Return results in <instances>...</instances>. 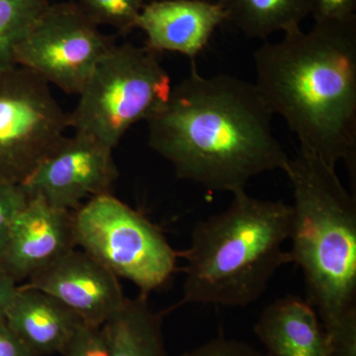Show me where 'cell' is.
<instances>
[{"mask_svg":"<svg viewBox=\"0 0 356 356\" xmlns=\"http://www.w3.org/2000/svg\"><path fill=\"white\" fill-rule=\"evenodd\" d=\"M219 4L227 22L250 39L300 29L311 13V0H220Z\"/></svg>","mask_w":356,"mask_h":356,"instance_id":"16","label":"cell"},{"mask_svg":"<svg viewBox=\"0 0 356 356\" xmlns=\"http://www.w3.org/2000/svg\"><path fill=\"white\" fill-rule=\"evenodd\" d=\"M48 0H0V70L15 67V51L49 6Z\"/></svg>","mask_w":356,"mask_h":356,"instance_id":"17","label":"cell"},{"mask_svg":"<svg viewBox=\"0 0 356 356\" xmlns=\"http://www.w3.org/2000/svg\"><path fill=\"white\" fill-rule=\"evenodd\" d=\"M226 21L218 3L204 0H159L145 4L136 28L156 53L172 51L191 58L207 47L215 30Z\"/></svg>","mask_w":356,"mask_h":356,"instance_id":"12","label":"cell"},{"mask_svg":"<svg viewBox=\"0 0 356 356\" xmlns=\"http://www.w3.org/2000/svg\"><path fill=\"white\" fill-rule=\"evenodd\" d=\"M62 355L64 356H108L102 327L81 325Z\"/></svg>","mask_w":356,"mask_h":356,"instance_id":"20","label":"cell"},{"mask_svg":"<svg viewBox=\"0 0 356 356\" xmlns=\"http://www.w3.org/2000/svg\"><path fill=\"white\" fill-rule=\"evenodd\" d=\"M119 278L74 248L28 278L26 286L50 295L84 324L102 327L125 301Z\"/></svg>","mask_w":356,"mask_h":356,"instance_id":"10","label":"cell"},{"mask_svg":"<svg viewBox=\"0 0 356 356\" xmlns=\"http://www.w3.org/2000/svg\"><path fill=\"white\" fill-rule=\"evenodd\" d=\"M273 116L254 83L205 76L193 65L147 119V143L180 179L235 195L252 178L287 165Z\"/></svg>","mask_w":356,"mask_h":356,"instance_id":"1","label":"cell"},{"mask_svg":"<svg viewBox=\"0 0 356 356\" xmlns=\"http://www.w3.org/2000/svg\"><path fill=\"white\" fill-rule=\"evenodd\" d=\"M77 247L140 294L163 287L177 269L178 254L161 229L112 193L74 211Z\"/></svg>","mask_w":356,"mask_h":356,"instance_id":"6","label":"cell"},{"mask_svg":"<svg viewBox=\"0 0 356 356\" xmlns=\"http://www.w3.org/2000/svg\"><path fill=\"white\" fill-rule=\"evenodd\" d=\"M76 248L74 212L29 196L0 250V266L18 283Z\"/></svg>","mask_w":356,"mask_h":356,"instance_id":"11","label":"cell"},{"mask_svg":"<svg viewBox=\"0 0 356 356\" xmlns=\"http://www.w3.org/2000/svg\"><path fill=\"white\" fill-rule=\"evenodd\" d=\"M17 288V282L0 266V318L6 317Z\"/></svg>","mask_w":356,"mask_h":356,"instance_id":"24","label":"cell"},{"mask_svg":"<svg viewBox=\"0 0 356 356\" xmlns=\"http://www.w3.org/2000/svg\"><path fill=\"white\" fill-rule=\"evenodd\" d=\"M4 318L33 356L64 353L84 324L57 299L26 285L18 286Z\"/></svg>","mask_w":356,"mask_h":356,"instance_id":"13","label":"cell"},{"mask_svg":"<svg viewBox=\"0 0 356 356\" xmlns=\"http://www.w3.org/2000/svg\"><path fill=\"white\" fill-rule=\"evenodd\" d=\"M181 356H266L250 344L236 339L217 337Z\"/></svg>","mask_w":356,"mask_h":356,"instance_id":"22","label":"cell"},{"mask_svg":"<svg viewBox=\"0 0 356 356\" xmlns=\"http://www.w3.org/2000/svg\"><path fill=\"white\" fill-rule=\"evenodd\" d=\"M0 356H33L4 318H0Z\"/></svg>","mask_w":356,"mask_h":356,"instance_id":"23","label":"cell"},{"mask_svg":"<svg viewBox=\"0 0 356 356\" xmlns=\"http://www.w3.org/2000/svg\"><path fill=\"white\" fill-rule=\"evenodd\" d=\"M76 4L98 26H109L119 34L135 29L145 0H76Z\"/></svg>","mask_w":356,"mask_h":356,"instance_id":"18","label":"cell"},{"mask_svg":"<svg viewBox=\"0 0 356 356\" xmlns=\"http://www.w3.org/2000/svg\"><path fill=\"white\" fill-rule=\"evenodd\" d=\"M294 203L292 262L317 312L332 356H356V201L336 168L299 147L284 170Z\"/></svg>","mask_w":356,"mask_h":356,"instance_id":"3","label":"cell"},{"mask_svg":"<svg viewBox=\"0 0 356 356\" xmlns=\"http://www.w3.org/2000/svg\"><path fill=\"white\" fill-rule=\"evenodd\" d=\"M116 44L74 2L50 3L18 44L15 62L67 95H79Z\"/></svg>","mask_w":356,"mask_h":356,"instance_id":"8","label":"cell"},{"mask_svg":"<svg viewBox=\"0 0 356 356\" xmlns=\"http://www.w3.org/2000/svg\"><path fill=\"white\" fill-rule=\"evenodd\" d=\"M255 83L273 115L297 136L300 147L356 182V19L315 23L286 33L254 54Z\"/></svg>","mask_w":356,"mask_h":356,"instance_id":"2","label":"cell"},{"mask_svg":"<svg viewBox=\"0 0 356 356\" xmlns=\"http://www.w3.org/2000/svg\"><path fill=\"white\" fill-rule=\"evenodd\" d=\"M102 332L108 356H168L163 317L151 309L147 295L126 298Z\"/></svg>","mask_w":356,"mask_h":356,"instance_id":"15","label":"cell"},{"mask_svg":"<svg viewBox=\"0 0 356 356\" xmlns=\"http://www.w3.org/2000/svg\"><path fill=\"white\" fill-rule=\"evenodd\" d=\"M356 0H311L315 23L348 22L356 19Z\"/></svg>","mask_w":356,"mask_h":356,"instance_id":"21","label":"cell"},{"mask_svg":"<svg viewBox=\"0 0 356 356\" xmlns=\"http://www.w3.org/2000/svg\"><path fill=\"white\" fill-rule=\"evenodd\" d=\"M156 54L147 46L116 44L79 92L70 128L114 149L129 129L147 121L170 95L172 79Z\"/></svg>","mask_w":356,"mask_h":356,"instance_id":"5","label":"cell"},{"mask_svg":"<svg viewBox=\"0 0 356 356\" xmlns=\"http://www.w3.org/2000/svg\"><path fill=\"white\" fill-rule=\"evenodd\" d=\"M228 209L198 222L186 261L181 304L245 307L261 298L274 273L291 264L283 243L291 234L292 205L247 191Z\"/></svg>","mask_w":356,"mask_h":356,"instance_id":"4","label":"cell"},{"mask_svg":"<svg viewBox=\"0 0 356 356\" xmlns=\"http://www.w3.org/2000/svg\"><path fill=\"white\" fill-rule=\"evenodd\" d=\"M29 200L22 185L0 179V250L6 243L14 220Z\"/></svg>","mask_w":356,"mask_h":356,"instance_id":"19","label":"cell"},{"mask_svg":"<svg viewBox=\"0 0 356 356\" xmlns=\"http://www.w3.org/2000/svg\"><path fill=\"white\" fill-rule=\"evenodd\" d=\"M118 177L113 149L74 132L58 142L22 186L30 197L74 212L89 199L111 193Z\"/></svg>","mask_w":356,"mask_h":356,"instance_id":"9","label":"cell"},{"mask_svg":"<svg viewBox=\"0 0 356 356\" xmlns=\"http://www.w3.org/2000/svg\"><path fill=\"white\" fill-rule=\"evenodd\" d=\"M69 128L41 76L20 65L0 70V179L24 184Z\"/></svg>","mask_w":356,"mask_h":356,"instance_id":"7","label":"cell"},{"mask_svg":"<svg viewBox=\"0 0 356 356\" xmlns=\"http://www.w3.org/2000/svg\"><path fill=\"white\" fill-rule=\"evenodd\" d=\"M254 332L266 356H332L317 312L298 296L288 295L269 304Z\"/></svg>","mask_w":356,"mask_h":356,"instance_id":"14","label":"cell"}]
</instances>
